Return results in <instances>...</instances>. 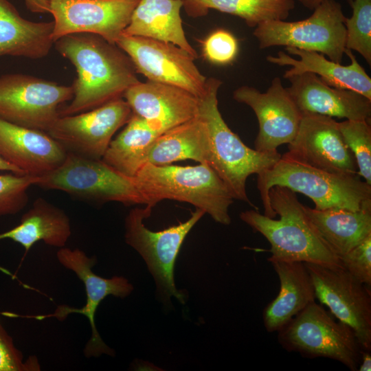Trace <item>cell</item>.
I'll use <instances>...</instances> for the list:
<instances>
[{"instance_id": "obj_12", "label": "cell", "mask_w": 371, "mask_h": 371, "mask_svg": "<svg viewBox=\"0 0 371 371\" xmlns=\"http://www.w3.org/2000/svg\"><path fill=\"white\" fill-rule=\"evenodd\" d=\"M116 45L132 60L137 74L148 80L182 88L199 98L207 78L194 63L195 58L171 43L122 34Z\"/></svg>"}, {"instance_id": "obj_27", "label": "cell", "mask_w": 371, "mask_h": 371, "mask_svg": "<svg viewBox=\"0 0 371 371\" xmlns=\"http://www.w3.org/2000/svg\"><path fill=\"white\" fill-rule=\"evenodd\" d=\"M186 159L209 164L207 128L198 114L159 135L148 151L146 164L164 166Z\"/></svg>"}, {"instance_id": "obj_38", "label": "cell", "mask_w": 371, "mask_h": 371, "mask_svg": "<svg viewBox=\"0 0 371 371\" xmlns=\"http://www.w3.org/2000/svg\"><path fill=\"white\" fill-rule=\"evenodd\" d=\"M306 8L313 10L326 0H297Z\"/></svg>"}, {"instance_id": "obj_11", "label": "cell", "mask_w": 371, "mask_h": 371, "mask_svg": "<svg viewBox=\"0 0 371 371\" xmlns=\"http://www.w3.org/2000/svg\"><path fill=\"white\" fill-rule=\"evenodd\" d=\"M304 264L316 298L354 331L363 350L371 351L370 287L358 281L344 268Z\"/></svg>"}, {"instance_id": "obj_22", "label": "cell", "mask_w": 371, "mask_h": 371, "mask_svg": "<svg viewBox=\"0 0 371 371\" xmlns=\"http://www.w3.org/2000/svg\"><path fill=\"white\" fill-rule=\"evenodd\" d=\"M280 280V291L265 308L264 326L267 332H278L310 304L315 302L314 285L302 262H270Z\"/></svg>"}, {"instance_id": "obj_19", "label": "cell", "mask_w": 371, "mask_h": 371, "mask_svg": "<svg viewBox=\"0 0 371 371\" xmlns=\"http://www.w3.org/2000/svg\"><path fill=\"white\" fill-rule=\"evenodd\" d=\"M67 155L47 132L0 118V157L23 175L41 177L58 168Z\"/></svg>"}, {"instance_id": "obj_34", "label": "cell", "mask_w": 371, "mask_h": 371, "mask_svg": "<svg viewBox=\"0 0 371 371\" xmlns=\"http://www.w3.org/2000/svg\"><path fill=\"white\" fill-rule=\"evenodd\" d=\"M343 267L355 278L371 286V234L346 254L339 256Z\"/></svg>"}, {"instance_id": "obj_33", "label": "cell", "mask_w": 371, "mask_h": 371, "mask_svg": "<svg viewBox=\"0 0 371 371\" xmlns=\"http://www.w3.org/2000/svg\"><path fill=\"white\" fill-rule=\"evenodd\" d=\"M202 52L205 58L211 63L227 65L236 58L238 43L230 32L218 29L203 41Z\"/></svg>"}, {"instance_id": "obj_15", "label": "cell", "mask_w": 371, "mask_h": 371, "mask_svg": "<svg viewBox=\"0 0 371 371\" xmlns=\"http://www.w3.org/2000/svg\"><path fill=\"white\" fill-rule=\"evenodd\" d=\"M56 257L63 267L74 271L83 282L87 295L86 304L80 308L60 306L57 307L53 314L26 317L36 319L55 317L58 319H65L69 314L73 313L83 315L88 318L91 330L90 339L84 349L86 357H98L102 354L113 356L114 351L104 344L98 332L95 315L99 304L106 297L112 295L124 298L132 292L133 285L122 276L106 279L94 273L92 267L97 262L96 258L87 256L80 249H71L63 247L58 249Z\"/></svg>"}, {"instance_id": "obj_26", "label": "cell", "mask_w": 371, "mask_h": 371, "mask_svg": "<svg viewBox=\"0 0 371 371\" xmlns=\"http://www.w3.org/2000/svg\"><path fill=\"white\" fill-rule=\"evenodd\" d=\"M304 210L320 235L339 257L371 234V203L357 211L342 208Z\"/></svg>"}, {"instance_id": "obj_32", "label": "cell", "mask_w": 371, "mask_h": 371, "mask_svg": "<svg viewBox=\"0 0 371 371\" xmlns=\"http://www.w3.org/2000/svg\"><path fill=\"white\" fill-rule=\"evenodd\" d=\"M38 177L27 175L0 174V216L21 212L28 201L27 190L36 186Z\"/></svg>"}, {"instance_id": "obj_13", "label": "cell", "mask_w": 371, "mask_h": 371, "mask_svg": "<svg viewBox=\"0 0 371 371\" xmlns=\"http://www.w3.org/2000/svg\"><path fill=\"white\" fill-rule=\"evenodd\" d=\"M132 113L120 98L85 112L59 116L47 133L67 153L102 159L113 136Z\"/></svg>"}, {"instance_id": "obj_28", "label": "cell", "mask_w": 371, "mask_h": 371, "mask_svg": "<svg viewBox=\"0 0 371 371\" xmlns=\"http://www.w3.org/2000/svg\"><path fill=\"white\" fill-rule=\"evenodd\" d=\"M161 133L132 113L125 128L112 139L102 159L122 173L134 177L147 163L148 151Z\"/></svg>"}, {"instance_id": "obj_2", "label": "cell", "mask_w": 371, "mask_h": 371, "mask_svg": "<svg viewBox=\"0 0 371 371\" xmlns=\"http://www.w3.org/2000/svg\"><path fill=\"white\" fill-rule=\"evenodd\" d=\"M271 207L280 218H269L256 210L242 212L240 217L271 245L273 260L302 262L344 268L339 257L320 235L306 215L295 192L276 186L269 192Z\"/></svg>"}, {"instance_id": "obj_4", "label": "cell", "mask_w": 371, "mask_h": 371, "mask_svg": "<svg viewBox=\"0 0 371 371\" xmlns=\"http://www.w3.org/2000/svg\"><path fill=\"white\" fill-rule=\"evenodd\" d=\"M146 207L153 209L162 200L193 205L216 222L229 225L228 209L234 201L229 189L206 164L196 166L145 164L134 177Z\"/></svg>"}, {"instance_id": "obj_21", "label": "cell", "mask_w": 371, "mask_h": 371, "mask_svg": "<svg viewBox=\"0 0 371 371\" xmlns=\"http://www.w3.org/2000/svg\"><path fill=\"white\" fill-rule=\"evenodd\" d=\"M277 56L269 55V63L279 66H290L283 77L288 78L303 73H313L327 85L341 89H349L371 99V78L359 63L351 50L346 49L344 54L350 60L348 65H342L326 58L324 54L295 47H285Z\"/></svg>"}, {"instance_id": "obj_40", "label": "cell", "mask_w": 371, "mask_h": 371, "mask_svg": "<svg viewBox=\"0 0 371 371\" xmlns=\"http://www.w3.org/2000/svg\"><path fill=\"white\" fill-rule=\"evenodd\" d=\"M182 1H183V0H182Z\"/></svg>"}, {"instance_id": "obj_23", "label": "cell", "mask_w": 371, "mask_h": 371, "mask_svg": "<svg viewBox=\"0 0 371 371\" xmlns=\"http://www.w3.org/2000/svg\"><path fill=\"white\" fill-rule=\"evenodd\" d=\"M183 5L182 0H139L123 34L171 43L196 59L182 26Z\"/></svg>"}, {"instance_id": "obj_39", "label": "cell", "mask_w": 371, "mask_h": 371, "mask_svg": "<svg viewBox=\"0 0 371 371\" xmlns=\"http://www.w3.org/2000/svg\"><path fill=\"white\" fill-rule=\"evenodd\" d=\"M0 171H8L18 175H23L20 170H19L14 166L5 161L0 157Z\"/></svg>"}, {"instance_id": "obj_36", "label": "cell", "mask_w": 371, "mask_h": 371, "mask_svg": "<svg viewBox=\"0 0 371 371\" xmlns=\"http://www.w3.org/2000/svg\"><path fill=\"white\" fill-rule=\"evenodd\" d=\"M27 8L33 13H49L45 0H24Z\"/></svg>"}, {"instance_id": "obj_35", "label": "cell", "mask_w": 371, "mask_h": 371, "mask_svg": "<svg viewBox=\"0 0 371 371\" xmlns=\"http://www.w3.org/2000/svg\"><path fill=\"white\" fill-rule=\"evenodd\" d=\"M41 366L35 357L24 361L12 339L0 323V371H38Z\"/></svg>"}, {"instance_id": "obj_7", "label": "cell", "mask_w": 371, "mask_h": 371, "mask_svg": "<svg viewBox=\"0 0 371 371\" xmlns=\"http://www.w3.org/2000/svg\"><path fill=\"white\" fill-rule=\"evenodd\" d=\"M36 186L86 201L146 204L135 177L122 173L102 159L69 153L58 168L38 177Z\"/></svg>"}, {"instance_id": "obj_20", "label": "cell", "mask_w": 371, "mask_h": 371, "mask_svg": "<svg viewBox=\"0 0 371 371\" xmlns=\"http://www.w3.org/2000/svg\"><path fill=\"white\" fill-rule=\"evenodd\" d=\"M286 87L302 113H315L350 120H368L371 116V99L356 91L333 87L313 73L287 78Z\"/></svg>"}, {"instance_id": "obj_10", "label": "cell", "mask_w": 371, "mask_h": 371, "mask_svg": "<svg viewBox=\"0 0 371 371\" xmlns=\"http://www.w3.org/2000/svg\"><path fill=\"white\" fill-rule=\"evenodd\" d=\"M72 98L71 85L23 74L0 76V118L18 126L47 132Z\"/></svg>"}, {"instance_id": "obj_6", "label": "cell", "mask_w": 371, "mask_h": 371, "mask_svg": "<svg viewBox=\"0 0 371 371\" xmlns=\"http://www.w3.org/2000/svg\"><path fill=\"white\" fill-rule=\"evenodd\" d=\"M278 340L288 351L307 358L332 359L351 371L358 370L363 351L354 331L315 302L278 331Z\"/></svg>"}, {"instance_id": "obj_8", "label": "cell", "mask_w": 371, "mask_h": 371, "mask_svg": "<svg viewBox=\"0 0 371 371\" xmlns=\"http://www.w3.org/2000/svg\"><path fill=\"white\" fill-rule=\"evenodd\" d=\"M313 11L301 21L270 20L258 25L253 34L259 47H295L321 53L341 63L346 50V16L341 5L326 0Z\"/></svg>"}, {"instance_id": "obj_25", "label": "cell", "mask_w": 371, "mask_h": 371, "mask_svg": "<svg viewBox=\"0 0 371 371\" xmlns=\"http://www.w3.org/2000/svg\"><path fill=\"white\" fill-rule=\"evenodd\" d=\"M71 234V223L67 214L45 199L38 197L22 216L17 226L0 234V240L10 239L20 244L27 253L39 241L62 248Z\"/></svg>"}, {"instance_id": "obj_30", "label": "cell", "mask_w": 371, "mask_h": 371, "mask_svg": "<svg viewBox=\"0 0 371 371\" xmlns=\"http://www.w3.org/2000/svg\"><path fill=\"white\" fill-rule=\"evenodd\" d=\"M352 15L346 17V49L358 52L371 64V0H352Z\"/></svg>"}, {"instance_id": "obj_1", "label": "cell", "mask_w": 371, "mask_h": 371, "mask_svg": "<svg viewBox=\"0 0 371 371\" xmlns=\"http://www.w3.org/2000/svg\"><path fill=\"white\" fill-rule=\"evenodd\" d=\"M54 44L77 72L71 85L73 98L59 110L60 116L85 112L122 98L129 87L139 82L129 56L99 35L69 34Z\"/></svg>"}, {"instance_id": "obj_18", "label": "cell", "mask_w": 371, "mask_h": 371, "mask_svg": "<svg viewBox=\"0 0 371 371\" xmlns=\"http://www.w3.org/2000/svg\"><path fill=\"white\" fill-rule=\"evenodd\" d=\"M123 97L133 113L161 133L195 117L199 111V99L194 94L150 80L131 86Z\"/></svg>"}, {"instance_id": "obj_5", "label": "cell", "mask_w": 371, "mask_h": 371, "mask_svg": "<svg viewBox=\"0 0 371 371\" xmlns=\"http://www.w3.org/2000/svg\"><path fill=\"white\" fill-rule=\"evenodd\" d=\"M221 84L217 78H207L205 91L199 98L198 115L205 122L208 132V165L223 180L234 199L254 206L247 194V178L272 167L281 155L249 148L228 127L218 106L217 95Z\"/></svg>"}, {"instance_id": "obj_31", "label": "cell", "mask_w": 371, "mask_h": 371, "mask_svg": "<svg viewBox=\"0 0 371 371\" xmlns=\"http://www.w3.org/2000/svg\"><path fill=\"white\" fill-rule=\"evenodd\" d=\"M343 139L354 155L358 175L371 186V128L368 120L338 122Z\"/></svg>"}, {"instance_id": "obj_24", "label": "cell", "mask_w": 371, "mask_h": 371, "mask_svg": "<svg viewBox=\"0 0 371 371\" xmlns=\"http://www.w3.org/2000/svg\"><path fill=\"white\" fill-rule=\"evenodd\" d=\"M53 29V21L27 20L9 1L0 0V56L44 58L54 45Z\"/></svg>"}, {"instance_id": "obj_17", "label": "cell", "mask_w": 371, "mask_h": 371, "mask_svg": "<svg viewBox=\"0 0 371 371\" xmlns=\"http://www.w3.org/2000/svg\"><path fill=\"white\" fill-rule=\"evenodd\" d=\"M284 155L304 164L336 174L357 175L354 155L333 117L302 113L295 137Z\"/></svg>"}, {"instance_id": "obj_3", "label": "cell", "mask_w": 371, "mask_h": 371, "mask_svg": "<svg viewBox=\"0 0 371 371\" xmlns=\"http://www.w3.org/2000/svg\"><path fill=\"white\" fill-rule=\"evenodd\" d=\"M282 186L309 197L317 210L342 208L360 210L371 203V186L357 175L329 172L281 155L270 168L258 175L257 187L264 206V214L275 218L269 192Z\"/></svg>"}, {"instance_id": "obj_16", "label": "cell", "mask_w": 371, "mask_h": 371, "mask_svg": "<svg viewBox=\"0 0 371 371\" xmlns=\"http://www.w3.org/2000/svg\"><path fill=\"white\" fill-rule=\"evenodd\" d=\"M233 98L249 106L256 115L259 130L256 150L276 153L279 146L289 144L295 137L302 113L280 78H274L264 93L253 87L241 86L234 91Z\"/></svg>"}, {"instance_id": "obj_14", "label": "cell", "mask_w": 371, "mask_h": 371, "mask_svg": "<svg viewBox=\"0 0 371 371\" xmlns=\"http://www.w3.org/2000/svg\"><path fill=\"white\" fill-rule=\"evenodd\" d=\"M54 18L52 39L74 33L99 35L116 44L139 0H45Z\"/></svg>"}, {"instance_id": "obj_9", "label": "cell", "mask_w": 371, "mask_h": 371, "mask_svg": "<svg viewBox=\"0 0 371 371\" xmlns=\"http://www.w3.org/2000/svg\"><path fill=\"white\" fill-rule=\"evenodd\" d=\"M151 212L148 207L131 210L125 218V240L146 262L163 298L168 300L175 296L184 303L185 295L175 284V264L184 239L205 212L196 209L186 222L153 232L143 223Z\"/></svg>"}, {"instance_id": "obj_37", "label": "cell", "mask_w": 371, "mask_h": 371, "mask_svg": "<svg viewBox=\"0 0 371 371\" xmlns=\"http://www.w3.org/2000/svg\"><path fill=\"white\" fill-rule=\"evenodd\" d=\"M358 371H370L371 370V355L370 351L363 350L361 353L360 363L358 367Z\"/></svg>"}, {"instance_id": "obj_29", "label": "cell", "mask_w": 371, "mask_h": 371, "mask_svg": "<svg viewBox=\"0 0 371 371\" xmlns=\"http://www.w3.org/2000/svg\"><path fill=\"white\" fill-rule=\"evenodd\" d=\"M183 8L191 17L206 15L210 10L238 16L251 27L270 20H286L295 0H183Z\"/></svg>"}]
</instances>
